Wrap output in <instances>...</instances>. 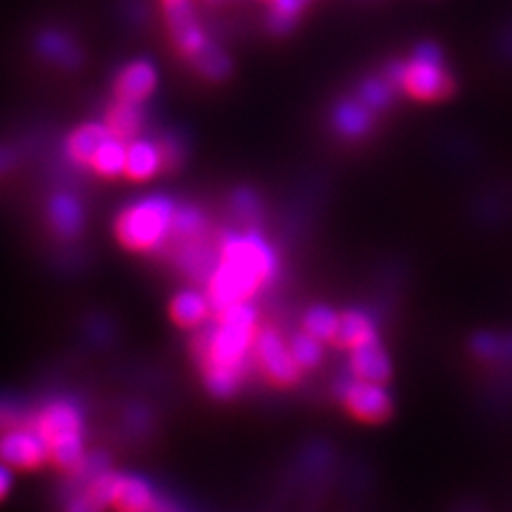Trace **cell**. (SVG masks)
<instances>
[{"label":"cell","instance_id":"obj_1","mask_svg":"<svg viewBox=\"0 0 512 512\" xmlns=\"http://www.w3.org/2000/svg\"><path fill=\"white\" fill-rule=\"evenodd\" d=\"M216 323L192 344L205 387L214 397H231L242 384L256 340V310L248 301L216 310Z\"/></svg>","mask_w":512,"mask_h":512},{"label":"cell","instance_id":"obj_2","mask_svg":"<svg viewBox=\"0 0 512 512\" xmlns=\"http://www.w3.org/2000/svg\"><path fill=\"white\" fill-rule=\"evenodd\" d=\"M278 256L259 231L227 233L218 246V261L207 276V295L216 310L250 301L274 280Z\"/></svg>","mask_w":512,"mask_h":512},{"label":"cell","instance_id":"obj_3","mask_svg":"<svg viewBox=\"0 0 512 512\" xmlns=\"http://www.w3.org/2000/svg\"><path fill=\"white\" fill-rule=\"evenodd\" d=\"M163 11L171 32V41L178 47V52L212 82L227 79L233 69L231 58L214 41L207 39L190 0H163Z\"/></svg>","mask_w":512,"mask_h":512},{"label":"cell","instance_id":"obj_4","mask_svg":"<svg viewBox=\"0 0 512 512\" xmlns=\"http://www.w3.org/2000/svg\"><path fill=\"white\" fill-rule=\"evenodd\" d=\"M47 444L50 461L64 472H75L86 461L84 416L71 399H54L30 423Z\"/></svg>","mask_w":512,"mask_h":512},{"label":"cell","instance_id":"obj_5","mask_svg":"<svg viewBox=\"0 0 512 512\" xmlns=\"http://www.w3.org/2000/svg\"><path fill=\"white\" fill-rule=\"evenodd\" d=\"M175 205L163 195H152L124 207L118 214L114 233L120 246L131 252H152L165 246L171 237Z\"/></svg>","mask_w":512,"mask_h":512},{"label":"cell","instance_id":"obj_6","mask_svg":"<svg viewBox=\"0 0 512 512\" xmlns=\"http://www.w3.org/2000/svg\"><path fill=\"white\" fill-rule=\"evenodd\" d=\"M387 79L421 101H440L455 86L451 75L444 71V56L434 43H421L408 62H393Z\"/></svg>","mask_w":512,"mask_h":512},{"label":"cell","instance_id":"obj_7","mask_svg":"<svg viewBox=\"0 0 512 512\" xmlns=\"http://www.w3.org/2000/svg\"><path fill=\"white\" fill-rule=\"evenodd\" d=\"M335 395L357 419L367 423L384 421L393 410V399L382 382L363 380L357 376L335 382Z\"/></svg>","mask_w":512,"mask_h":512},{"label":"cell","instance_id":"obj_8","mask_svg":"<svg viewBox=\"0 0 512 512\" xmlns=\"http://www.w3.org/2000/svg\"><path fill=\"white\" fill-rule=\"evenodd\" d=\"M254 361L261 367L263 374L271 382L280 384V387H291L301 376V367L293 357L291 346L274 329H261L256 333Z\"/></svg>","mask_w":512,"mask_h":512},{"label":"cell","instance_id":"obj_9","mask_svg":"<svg viewBox=\"0 0 512 512\" xmlns=\"http://www.w3.org/2000/svg\"><path fill=\"white\" fill-rule=\"evenodd\" d=\"M0 461L15 470H39L50 461V451L35 427L18 425L0 434Z\"/></svg>","mask_w":512,"mask_h":512},{"label":"cell","instance_id":"obj_10","mask_svg":"<svg viewBox=\"0 0 512 512\" xmlns=\"http://www.w3.org/2000/svg\"><path fill=\"white\" fill-rule=\"evenodd\" d=\"M156 84L158 73L154 64L148 60H133L118 73L114 82V92L116 99L120 101L141 105L143 101L150 99L152 92L156 90Z\"/></svg>","mask_w":512,"mask_h":512},{"label":"cell","instance_id":"obj_11","mask_svg":"<svg viewBox=\"0 0 512 512\" xmlns=\"http://www.w3.org/2000/svg\"><path fill=\"white\" fill-rule=\"evenodd\" d=\"M163 171V154L158 141L131 139L126 141V163L124 175L131 182H148Z\"/></svg>","mask_w":512,"mask_h":512},{"label":"cell","instance_id":"obj_12","mask_svg":"<svg viewBox=\"0 0 512 512\" xmlns=\"http://www.w3.org/2000/svg\"><path fill=\"white\" fill-rule=\"evenodd\" d=\"M350 372L357 378L382 384L391 378V361L378 338L350 348Z\"/></svg>","mask_w":512,"mask_h":512},{"label":"cell","instance_id":"obj_13","mask_svg":"<svg viewBox=\"0 0 512 512\" xmlns=\"http://www.w3.org/2000/svg\"><path fill=\"white\" fill-rule=\"evenodd\" d=\"M122 512H143V510H156L160 508L156 502L154 489L148 480L139 476H124L118 474L114 495H111V506Z\"/></svg>","mask_w":512,"mask_h":512},{"label":"cell","instance_id":"obj_14","mask_svg":"<svg viewBox=\"0 0 512 512\" xmlns=\"http://www.w3.org/2000/svg\"><path fill=\"white\" fill-rule=\"evenodd\" d=\"M210 295L201 291H180L169 303V316L182 329L201 327L212 312Z\"/></svg>","mask_w":512,"mask_h":512},{"label":"cell","instance_id":"obj_15","mask_svg":"<svg viewBox=\"0 0 512 512\" xmlns=\"http://www.w3.org/2000/svg\"><path fill=\"white\" fill-rule=\"evenodd\" d=\"M47 214H50L52 229L64 239H73L84 229L82 205L73 195H67V192H58V195L52 197Z\"/></svg>","mask_w":512,"mask_h":512},{"label":"cell","instance_id":"obj_16","mask_svg":"<svg viewBox=\"0 0 512 512\" xmlns=\"http://www.w3.org/2000/svg\"><path fill=\"white\" fill-rule=\"evenodd\" d=\"M109 135L111 133L105 126V122H86L82 126H77L75 131L67 137L69 158L79 167H88L92 154Z\"/></svg>","mask_w":512,"mask_h":512},{"label":"cell","instance_id":"obj_17","mask_svg":"<svg viewBox=\"0 0 512 512\" xmlns=\"http://www.w3.org/2000/svg\"><path fill=\"white\" fill-rule=\"evenodd\" d=\"M374 124L372 109L367 107L361 99L359 101H342L338 107L333 109V128L342 137L355 139L370 133Z\"/></svg>","mask_w":512,"mask_h":512},{"label":"cell","instance_id":"obj_18","mask_svg":"<svg viewBox=\"0 0 512 512\" xmlns=\"http://www.w3.org/2000/svg\"><path fill=\"white\" fill-rule=\"evenodd\" d=\"M103 122L109 128L111 135L122 141H131L141 133L143 111L137 103L116 99V103L107 109Z\"/></svg>","mask_w":512,"mask_h":512},{"label":"cell","instance_id":"obj_19","mask_svg":"<svg viewBox=\"0 0 512 512\" xmlns=\"http://www.w3.org/2000/svg\"><path fill=\"white\" fill-rule=\"evenodd\" d=\"M376 338H378L376 327L372 323V318L365 312L346 310L344 314H340V325L333 338L335 344H340L344 348H355L359 344H365Z\"/></svg>","mask_w":512,"mask_h":512},{"label":"cell","instance_id":"obj_20","mask_svg":"<svg viewBox=\"0 0 512 512\" xmlns=\"http://www.w3.org/2000/svg\"><path fill=\"white\" fill-rule=\"evenodd\" d=\"M124 163H126V141L109 135L96 152L92 154L88 167L101 175V178H118L124 175Z\"/></svg>","mask_w":512,"mask_h":512},{"label":"cell","instance_id":"obj_21","mask_svg":"<svg viewBox=\"0 0 512 512\" xmlns=\"http://www.w3.org/2000/svg\"><path fill=\"white\" fill-rule=\"evenodd\" d=\"M205 216L197 207H175V216L171 224V237L169 242L182 244L190 239H199L205 233Z\"/></svg>","mask_w":512,"mask_h":512},{"label":"cell","instance_id":"obj_22","mask_svg":"<svg viewBox=\"0 0 512 512\" xmlns=\"http://www.w3.org/2000/svg\"><path fill=\"white\" fill-rule=\"evenodd\" d=\"M340 325V314L329 306H314L303 316V331H308L320 342H327L335 338V331Z\"/></svg>","mask_w":512,"mask_h":512},{"label":"cell","instance_id":"obj_23","mask_svg":"<svg viewBox=\"0 0 512 512\" xmlns=\"http://www.w3.org/2000/svg\"><path fill=\"white\" fill-rule=\"evenodd\" d=\"M310 0H271V11L267 26L274 35H286L297 22L301 11L308 7Z\"/></svg>","mask_w":512,"mask_h":512},{"label":"cell","instance_id":"obj_24","mask_svg":"<svg viewBox=\"0 0 512 512\" xmlns=\"http://www.w3.org/2000/svg\"><path fill=\"white\" fill-rule=\"evenodd\" d=\"M39 50L45 58L62 64V67H75V64H79V50L69 37L60 35V32H45L39 41Z\"/></svg>","mask_w":512,"mask_h":512},{"label":"cell","instance_id":"obj_25","mask_svg":"<svg viewBox=\"0 0 512 512\" xmlns=\"http://www.w3.org/2000/svg\"><path fill=\"white\" fill-rule=\"evenodd\" d=\"M288 346H291L293 357L301 370H314V367H318L325 357L323 342L314 338V335H310L308 331L293 335V340L288 342Z\"/></svg>","mask_w":512,"mask_h":512},{"label":"cell","instance_id":"obj_26","mask_svg":"<svg viewBox=\"0 0 512 512\" xmlns=\"http://www.w3.org/2000/svg\"><path fill=\"white\" fill-rule=\"evenodd\" d=\"M480 359H512V338L498 333H478L470 344Z\"/></svg>","mask_w":512,"mask_h":512},{"label":"cell","instance_id":"obj_27","mask_svg":"<svg viewBox=\"0 0 512 512\" xmlns=\"http://www.w3.org/2000/svg\"><path fill=\"white\" fill-rule=\"evenodd\" d=\"M395 84L387 77H374V79H365L361 92H359V99L370 107L372 111H380V109H387L393 103V96H395Z\"/></svg>","mask_w":512,"mask_h":512},{"label":"cell","instance_id":"obj_28","mask_svg":"<svg viewBox=\"0 0 512 512\" xmlns=\"http://www.w3.org/2000/svg\"><path fill=\"white\" fill-rule=\"evenodd\" d=\"M158 146H160V154H163V169H167V171L178 169L182 163V156H184V150L180 143L171 137H165L158 141Z\"/></svg>","mask_w":512,"mask_h":512},{"label":"cell","instance_id":"obj_29","mask_svg":"<svg viewBox=\"0 0 512 512\" xmlns=\"http://www.w3.org/2000/svg\"><path fill=\"white\" fill-rule=\"evenodd\" d=\"M233 207L242 218H254L259 214V199L250 190H239L233 197Z\"/></svg>","mask_w":512,"mask_h":512},{"label":"cell","instance_id":"obj_30","mask_svg":"<svg viewBox=\"0 0 512 512\" xmlns=\"http://www.w3.org/2000/svg\"><path fill=\"white\" fill-rule=\"evenodd\" d=\"M18 425H24L20 412L7 404H0V434L11 427H18Z\"/></svg>","mask_w":512,"mask_h":512},{"label":"cell","instance_id":"obj_31","mask_svg":"<svg viewBox=\"0 0 512 512\" xmlns=\"http://www.w3.org/2000/svg\"><path fill=\"white\" fill-rule=\"evenodd\" d=\"M11 485H13V476H11V468L7 466V463L0 461V502H3L9 491H11Z\"/></svg>","mask_w":512,"mask_h":512},{"label":"cell","instance_id":"obj_32","mask_svg":"<svg viewBox=\"0 0 512 512\" xmlns=\"http://www.w3.org/2000/svg\"><path fill=\"white\" fill-rule=\"evenodd\" d=\"M15 165V154L7 148H0V175L7 173Z\"/></svg>","mask_w":512,"mask_h":512}]
</instances>
